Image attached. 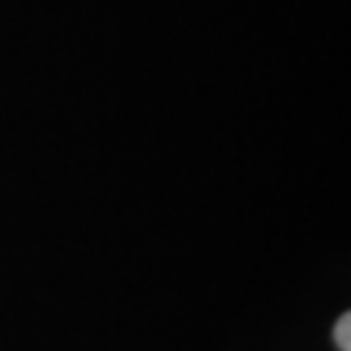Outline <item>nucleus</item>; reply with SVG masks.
<instances>
[{
	"label": "nucleus",
	"mask_w": 351,
	"mask_h": 351,
	"mask_svg": "<svg viewBox=\"0 0 351 351\" xmlns=\"http://www.w3.org/2000/svg\"><path fill=\"white\" fill-rule=\"evenodd\" d=\"M334 343L339 351H351V316L343 313L334 325Z\"/></svg>",
	"instance_id": "f257e3e1"
}]
</instances>
